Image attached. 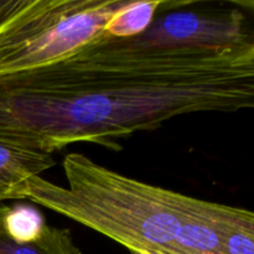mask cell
<instances>
[{
    "mask_svg": "<svg viewBox=\"0 0 254 254\" xmlns=\"http://www.w3.org/2000/svg\"><path fill=\"white\" fill-rule=\"evenodd\" d=\"M67 186L30 179L22 197L116 241L129 254H254V215L102 166L64 159Z\"/></svg>",
    "mask_w": 254,
    "mask_h": 254,
    "instance_id": "7a4b0ae2",
    "label": "cell"
},
{
    "mask_svg": "<svg viewBox=\"0 0 254 254\" xmlns=\"http://www.w3.org/2000/svg\"><path fill=\"white\" fill-rule=\"evenodd\" d=\"M164 1H127L109 20L106 31L112 36L131 37L145 32Z\"/></svg>",
    "mask_w": 254,
    "mask_h": 254,
    "instance_id": "8992f818",
    "label": "cell"
},
{
    "mask_svg": "<svg viewBox=\"0 0 254 254\" xmlns=\"http://www.w3.org/2000/svg\"><path fill=\"white\" fill-rule=\"evenodd\" d=\"M10 206L0 202V254H81L71 232L46 223L40 235L31 241H21L10 235L6 213Z\"/></svg>",
    "mask_w": 254,
    "mask_h": 254,
    "instance_id": "5b68a950",
    "label": "cell"
},
{
    "mask_svg": "<svg viewBox=\"0 0 254 254\" xmlns=\"http://www.w3.org/2000/svg\"><path fill=\"white\" fill-rule=\"evenodd\" d=\"M126 0H0V74L41 66L106 31Z\"/></svg>",
    "mask_w": 254,
    "mask_h": 254,
    "instance_id": "3957f363",
    "label": "cell"
},
{
    "mask_svg": "<svg viewBox=\"0 0 254 254\" xmlns=\"http://www.w3.org/2000/svg\"><path fill=\"white\" fill-rule=\"evenodd\" d=\"M253 106V34L185 39L161 12L140 35L104 31L66 56L0 74V143L121 150V140L176 117Z\"/></svg>",
    "mask_w": 254,
    "mask_h": 254,
    "instance_id": "6da1fadb",
    "label": "cell"
},
{
    "mask_svg": "<svg viewBox=\"0 0 254 254\" xmlns=\"http://www.w3.org/2000/svg\"><path fill=\"white\" fill-rule=\"evenodd\" d=\"M56 165L54 154L0 143V202L24 200L25 185Z\"/></svg>",
    "mask_w": 254,
    "mask_h": 254,
    "instance_id": "277c9868",
    "label": "cell"
},
{
    "mask_svg": "<svg viewBox=\"0 0 254 254\" xmlns=\"http://www.w3.org/2000/svg\"><path fill=\"white\" fill-rule=\"evenodd\" d=\"M44 217L36 208L27 206L9 207L6 213V227L10 235L21 241L36 238L45 227Z\"/></svg>",
    "mask_w": 254,
    "mask_h": 254,
    "instance_id": "52a82bcc",
    "label": "cell"
}]
</instances>
